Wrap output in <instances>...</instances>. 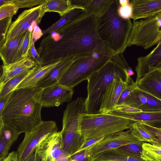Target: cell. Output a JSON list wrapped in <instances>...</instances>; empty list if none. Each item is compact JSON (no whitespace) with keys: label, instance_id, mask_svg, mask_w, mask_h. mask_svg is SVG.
Instances as JSON below:
<instances>
[{"label":"cell","instance_id":"obj_7","mask_svg":"<svg viewBox=\"0 0 161 161\" xmlns=\"http://www.w3.org/2000/svg\"><path fill=\"white\" fill-rule=\"evenodd\" d=\"M161 40V12L153 16L133 20L127 46H139L147 49Z\"/></svg>","mask_w":161,"mask_h":161},{"label":"cell","instance_id":"obj_41","mask_svg":"<svg viewBox=\"0 0 161 161\" xmlns=\"http://www.w3.org/2000/svg\"><path fill=\"white\" fill-rule=\"evenodd\" d=\"M28 56L35 61L37 65H42V59L36 49L35 42L32 38L29 51Z\"/></svg>","mask_w":161,"mask_h":161},{"label":"cell","instance_id":"obj_4","mask_svg":"<svg viewBox=\"0 0 161 161\" xmlns=\"http://www.w3.org/2000/svg\"><path fill=\"white\" fill-rule=\"evenodd\" d=\"M118 0H114L106 10L98 17L97 31L99 37L114 54L123 53L127 47L133 24L118 14Z\"/></svg>","mask_w":161,"mask_h":161},{"label":"cell","instance_id":"obj_19","mask_svg":"<svg viewBox=\"0 0 161 161\" xmlns=\"http://www.w3.org/2000/svg\"><path fill=\"white\" fill-rule=\"evenodd\" d=\"M73 7L82 8L87 14L99 17L112 3L114 0H70Z\"/></svg>","mask_w":161,"mask_h":161},{"label":"cell","instance_id":"obj_29","mask_svg":"<svg viewBox=\"0 0 161 161\" xmlns=\"http://www.w3.org/2000/svg\"><path fill=\"white\" fill-rule=\"evenodd\" d=\"M32 68L13 78L5 83L0 91V97L13 91L15 88L30 74Z\"/></svg>","mask_w":161,"mask_h":161},{"label":"cell","instance_id":"obj_33","mask_svg":"<svg viewBox=\"0 0 161 161\" xmlns=\"http://www.w3.org/2000/svg\"><path fill=\"white\" fill-rule=\"evenodd\" d=\"M14 143L4 132L0 129V159L5 158Z\"/></svg>","mask_w":161,"mask_h":161},{"label":"cell","instance_id":"obj_10","mask_svg":"<svg viewBox=\"0 0 161 161\" xmlns=\"http://www.w3.org/2000/svg\"><path fill=\"white\" fill-rule=\"evenodd\" d=\"M141 142L131 134L130 129L106 136L87 150L92 161L95 156L103 152L116 149L127 144Z\"/></svg>","mask_w":161,"mask_h":161},{"label":"cell","instance_id":"obj_35","mask_svg":"<svg viewBox=\"0 0 161 161\" xmlns=\"http://www.w3.org/2000/svg\"><path fill=\"white\" fill-rule=\"evenodd\" d=\"M119 6L117 11L119 15L125 19H130L132 14V8L128 0H118Z\"/></svg>","mask_w":161,"mask_h":161},{"label":"cell","instance_id":"obj_1","mask_svg":"<svg viewBox=\"0 0 161 161\" xmlns=\"http://www.w3.org/2000/svg\"><path fill=\"white\" fill-rule=\"evenodd\" d=\"M98 17L84 11L57 31L45 36L36 50L42 65L78 55H114L98 36Z\"/></svg>","mask_w":161,"mask_h":161},{"label":"cell","instance_id":"obj_25","mask_svg":"<svg viewBox=\"0 0 161 161\" xmlns=\"http://www.w3.org/2000/svg\"><path fill=\"white\" fill-rule=\"evenodd\" d=\"M91 161H145L141 158L123 154L115 149L103 152L93 157Z\"/></svg>","mask_w":161,"mask_h":161},{"label":"cell","instance_id":"obj_34","mask_svg":"<svg viewBox=\"0 0 161 161\" xmlns=\"http://www.w3.org/2000/svg\"><path fill=\"white\" fill-rule=\"evenodd\" d=\"M48 136L42 140L36 147L35 161H46L47 154Z\"/></svg>","mask_w":161,"mask_h":161},{"label":"cell","instance_id":"obj_11","mask_svg":"<svg viewBox=\"0 0 161 161\" xmlns=\"http://www.w3.org/2000/svg\"><path fill=\"white\" fill-rule=\"evenodd\" d=\"M130 78L117 75L107 86L102 96L98 113L109 114L113 111L126 81Z\"/></svg>","mask_w":161,"mask_h":161},{"label":"cell","instance_id":"obj_14","mask_svg":"<svg viewBox=\"0 0 161 161\" xmlns=\"http://www.w3.org/2000/svg\"><path fill=\"white\" fill-rule=\"evenodd\" d=\"M137 60V64L135 68L136 81L149 72L161 69V42L149 54L138 58Z\"/></svg>","mask_w":161,"mask_h":161},{"label":"cell","instance_id":"obj_42","mask_svg":"<svg viewBox=\"0 0 161 161\" xmlns=\"http://www.w3.org/2000/svg\"><path fill=\"white\" fill-rule=\"evenodd\" d=\"M69 156L71 160L76 161H91L87 149L75 153Z\"/></svg>","mask_w":161,"mask_h":161},{"label":"cell","instance_id":"obj_26","mask_svg":"<svg viewBox=\"0 0 161 161\" xmlns=\"http://www.w3.org/2000/svg\"><path fill=\"white\" fill-rule=\"evenodd\" d=\"M147 95L148 94L136 87L131 92L122 105L129 106L140 110L147 102Z\"/></svg>","mask_w":161,"mask_h":161},{"label":"cell","instance_id":"obj_30","mask_svg":"<svg viewBox=\"0 0 161 161\" xmlns=\"http://www.w3.org/2000/svg\"><path fill=\"white\" fill-rule=\"evenodd\" d=\"M143 142H141L128 144L115 149L126 155L141 158L142 150V146Z\"/></svg>","mask_w":161,"mask_h":161},{"label":"cell","instance_id":"obj_47","mask_svg":"<svg viewBox=\"0 0 161 161\" xmlns=\"http://www.w3.org/2000/svg\"><path fill=\"white\" fill-rule=\"evenodd\" d=\"M36 149L27 157L25 161H35Z\"/></svg>","mask_w":161,"mask_h":161},{"label":"cell","instance_id":"obj_37","mask_svg":"<svg viewBox=\"0 0 161 161\" xmlns=\"http://www.w3.org/2000/svg\"><path fill=\"white\" fill-rule=\"evenodd\" d=\"M13 16L0 20V48L4 45L9 27L12 23Z\"/></svg>","mask_w":161,"mask_h":161},{"label":"cell","instance_id":"obj_8","mask_svg":"<svg viewBox=\"0 0 161 161\" xmlns=\"http://www.w3.org/2000/svg\"><path fill=\"white\" fill-rule=\"evenodd\" d=\"M57 131L56 122L43 121L25 133L24 139L17 150L19 161H25L39 143L50 134Z\"/></svg>","mask_w":161,"mask_h":161},{"label":"cell","instance_id":"obj_23","mask_svg":"<svg viewBox=\"0 0 161 161\" xmlns=\"http://www.w3.org/2000/svg\"><path fill=\"white\" fill-rule=\"evenodd\" d=\"M131 129V134L140 141L148 142L157 146H161V141L143 124L135 122Z\"/></svg>","mask_w":161,"mask_h":161},{"label":"cell","instance_id":"obj_18","mask_svg":"<svg viewBox=\"0 0 161 161\" xmlns=\"http://www.w3.org/2000/svg\"><path fill=\"white\" fill-rule=\"evenodd\" d=\"M64 59L44 65L37 64L32 68L31 72L15 88L14 90L22 88L35 87L41 79Z\"/></svg>","mask_w":161,"mask_h":161},{"label":"cell","instance_id":"obj_38","mask_svg":"<svg viewBox=\"0 0 161 161\" xmlns=\"http://www.w3.org/2000/svg\"><path fill=\"white\" fill-rule=\"evenodd\" d=\"M45 0H12L14 3L19 9L25 8H32L35 6L43 4Z\"/></svg>","mask_w":161,"mask_h":161},{"label":"cell","instance_id":"obj_17","mask_svg":"<svg viewBox=\"0 0 161 161\" xmlns=\"http://www.w3.org/2000/svg\"><path fill=\"white\" fill-rule=\"evenodd\" d=\"M37 64L29 56L12 64L2 65V72L0 77V91L3 86L13 78L29 70Z\"/></svg>","mask_w":161,"mask_h":161},{"label":"cell","instance_id":"obj_44","mask_svg":"<svg viewBox=\"0 0 161 161\" xmlns=\"http://www.w3.org/2000/svg\"><path fill=\"white\" fill-rule=\"evenodd\" d=\"M12 92L6 95L0 97V122L1 121V118L2 113Z\"/></svg>","mask_w":161,"mask_h":161},{"label":"cell","instance_id":"obj_48","mask_svg":"<svg viewBox=\"0 0 161 161\" xmlns=\"http://www.w3.org/2000/svg\"><path fill=\"white\" fill-rule=\"evenodd\" d=\"M11 2L12 0H0V8L4 5Z\"/></svg>","mask_w":161,"mask_h":161},{"label":"cell","instance_id":"obj_36","mask_svg":"<svg viewBox=\"0 0 161 161\" xmlns=\"http://www.w3.org/2000/svg\"><path fill=\"white\" fill-rule=\"evenodd\" d=\"M19 8L12 2L4 5L0 8V20L15 14Z\"/></svg>","mask_w":161,"mask_h":161},{"label":"cell","instance_id":"obj_21","mask_svg":"<svg viewBox=\"0 0 161 161\" xmlns=\"http://www.w3.org/2000/svg\"><path fill=\"white\" fill-rule=\"evenodd\" d=\"M47 155L52 161H71L69 155L61 147V132L57 131L48 136Z\"/></svg>","mask_w":161,"mask_h":161},{"label":"cell","instance_id":"obj_46","mask_svg":"<svg viewBox=\"0 0 161 161\" xmlns=\"http://www.w3.org/2000/svg\"><path fill=\"white\" fill-rule=\"evenodd\" d=\"M3 161H19L17 152H11L3 159Z\"/></svg>","mask_w":161,"mask_h":161},{"label":"cell","instance_id":"obj_45","mask_svg":"<svg viewBox=\"0 0 161 161\" xmlns=\"http://www.w3.org/2000/svg\"><path fill=\"white\" fill-rule=\"evenodd\" d=\"M142 124L148 128L159 140L161 141V128H158L146 124Z\"/></svg>","mask_w":161,"mask_h":161},{"label":"cell","instance_id":"obj_52","mask_svg":"<svg viewBox=\"0 0 161 161\" xmlns=\"http://www.w3.org/2000/svg\"><path fill=\"white\" fill-rule=\"evenodd\" d=\"M4 158H1L0 159V161H3V159Z\"/></svg>","mask_w":161,"mask_h":161},{"label":"cell","instance_id":"obj_31","mask_svg":"<svg viewBox=\"0 0 161 161\" xmlns=\"http://www.w3.org/2000/svg\"><path fill=\"white\" fill-rule=\"evenodd\" d=\"M33 30L28 29L25 33L20 45L17 57V61L28 56Z\"/></svg>","mask_w":161,"mask_h":161},{"label":"cell","instance_id":"obj_50","mask_svg":"<svg viewBox=\"0 0 161 161\" xmlns=\"http://www.w3.org/2000/svg\"><path fill=\"white\" fill-rule=\"evenodd\" d=\"M46 161H52L51 157L47 154Z\"/></svg>","mask_w":161,"mask_h":161},{"label":"cell","instance_id":"obj_40","mask_svg":"<svg viewBox=\"0 0 161 161\" xmlns=\"http://www.w3.org/2000/svg\"><path fill=\"white\" fill-rule=\"evenodd\" d=\"M142 111L139 109L129 106L122 105L115 108L110 114H125L136 113Z\"/></svg>","mask_w":161,"mask_h":161},{"label":"cell","instance_id":"obj_3","mask_svg":"<svg viewBox=\"0 0 161 161\" xmlns=\"http://www.w3.org/2000/svg\"><path fill=\"white\" fill-rule=\"evenodd\" d=\"M129 67L123 53L115 54L87 79L86 113H98L102 96L106 86L117 75L127 78L130 77L127 75L126 71Z\"/></svg>","mask_w":161,"mask_h":161},{"label":"cell","instance_id":"obj_28","mask_svg":"<svg viewBox=\"0 0 161 161\" xmlns=\"http://www.w3.org/2000/svg\"><path fill=\"white\" fill-rule=\"evenodd\" d=\"M84 9L81 8H75L68 13L66 14L46 29L42 31L43 35L44 36L52 32L57 31L61 27L67 24L74 18L80 13L83 12Z\"/></svg>","mask_w":161,"mask_h":161},{"label":"cell","instance_id":"obj_51","mask_svg":"<svg viewBox=\"0 0 161 161\" xmlns=\"http://www.w3.org/2000/svg\"><path fill=\"white\" fill-rule=\"evenodd\" d=\"M2 65H1V58H0V77L2 74Z\"/></svg>","mask_w":161,"mask_h":161},{"label":"cell","instance_id":"obj_5","mask_svg":"<svg viewBox=\"0 0 161 161\" xmlns=\"http://www.w3.org/2000/svg\"><path fill=\"white\" fill-rule=\"evenodd\" d=\"M134 123L131 120L110 113H86L82 117L80 132L86 140L130 129Z\"/></svg>","mask_w":161,"mask_h":161},{"label":"cell","instance_id":"obj_9","mask_svg":"<svg viewBox=\"0 0 161 161\" xmlns=\"http://www.w3.org/2000/svg\"><path fill=\"white\" fill-rule=\"evenodd\" d=\"M42 6L43 4L31 8L24 11L20 14L16 19L11 23L7 32L4 44L29 29L33 30L34 25L39 24L45 13Z\"/></svg>","mask_w":161,"mask_h":161},{"label":"cell","instance_id":"obj_39","mask_svg":"<svg viewBox=\"0 0 161 161\" xmlns=\"http://www.w3.org/2000/svg\"><path fill=\"white\" fill-rule=\"evenodd\" d=\"M136 88V86L135 82L132 84H129L127 82L120 95L115 107L122 105L129 97L131 92Z\"/></svg>","mask_w":161,"mask_h":161},{"label":"cell","instance_id":"obj_6","mask_svg":"<svg viewBox=\"0 0 161 161\" xmlns=\"http://www.w3.org/2000/svg\"><path fill=\"white\" fill-rule=\"evenodd\" d=\"M111 56L97 53L91 54L73 63L58 83L72 88L81 82L87 80Z\"/></svg>","mask_w":161,"mask_h":161},{"label":"cell","instance_id":"obj_53","mask_svg":"<svg viewBox=\"0 0 161 161\" xmlns=\"http://www.w3.org/2000/svg\"><path fill=\"white\" fill-rule=\"evenodd\" d=\"M71 161H76L75 160H71Z\"/></svg>","mask_w":161,"mask_h":161},{"label":"cell","instance_id":"obj_13","mask_svg":"<svg viewBox=\"0 0 161 161\" xmlns=\"http://www.w3.org/2000/svg\"><path fill=\"white\" fill-rule=\"evenodd\" d=\"M135 83L140 90L161 100V69L149 72Z\"/></svg>","mask_w":161,"mask_h":161},{"label":"cell","instance_id":"obj_32","mask_svg":"<svg viewBox=\"0 0 161 161\" xmlns=\"http://www.w3.org/2000/svg\"><path fill=\"white\" fill-rule=\"evenodd\" d=\"M140 110L144 112H161V100L148 94L147 102Z\"/></svg>","mask_w":161,"mask_h":161},{"label":"cell","instance_id":"obj_49","mask_svg":"<svg viewBox=\"0 0 161 161\" xmlns=\"http://www.w3.org/2000/svg\"><path fill=\"white\" fill-rule=\"evenodd\" d=\"M126 71L127 74L130 77L134 74V72L130 67L126 70Z\"/></svg>","mask_w":161,"mask_h":161},{"label":"cell","instance_id":"obj_20","mask_svg":"<svg viewBox=\"0 0 161 161\" xmlns=\"http://www.w3.org/2000/svg\"><path fill=\"white\" fill-rule=\"evenodd\" d=\"M25 32L12 38L0 48V58L3 65H8L17 61L18 51Z\"/></svg>","mask_w":161,"mask_h":161},{"label":"cell","instance_id":"obj_2","mask_svg":"<svg viewBox=\"0 0 161 161\" xmlns=\"http://www.w3.org/2000/svg\"><path fill=\"white\" fill-rule=\"evenodd\" d=\"M43 88H22L14 90L3 111L1 121L20 133L28 132L42 121Z\"/></svg>","mask_w":161,"mask_h":161},{"label":"cell","instance_id":"obj_24","mask_svg":"<svg viewBox=\"0 0 161 161\" xmlns=\"http://www.w3.org/2000/svg\"><path fill=\"white\" fill-rule=\"evenodd\" d=\"M76 8L72 6L70 0H45L42 6L45 13L56 12L61 17Z\"/></svg>","mask_w":161,"mask_h":161},{"label":"cell","instance_id":"obj_27","mask_svg":"<svg viewBox=\"0 0 161 161\" xmlns=\"http://www.w3.org/2000/svg\"><path fill=\"white\" fill-rule=\"evenodd\" d=\"M141 158L145 161H161V146L143 142Z\"/></svg>","mask_w":161,"mask_h":161},{"label":"cell","instance_id":"obj_16","mask_svg":"<svg viewBox=\"0 0 161 161\" xmlns=\"http://www.w3.org/2000/svg\"><path fill=\"white\" fill-rule=\"evenodd\" d=\"M132 8L130 18L134 20L155 16L161 12V0L130 1Z\"/></svg>","mask_w":161,"mask_h":161},{"label":"cell","instance_id":"obj_22","mask_svg":"<svg viewBox=\"0 0 161 161\" xmlns=\"http://www.w3.org/2000/svg\"><path fill=\"white\" fill-rule=\"evenodd\" d=\"M116 115L131 120L135 122L161 128V112H148L142 111L135 114Z\"/></svg>","mask_w":161,"mask_h":161},{"label":"cell","instance_id":"obj_43","mask_svg":"<svg viewBox=\"0 0 161 161\" xmlns=\"http://www.w3.org/2000/svg\"><path fill=\"white\" fill-rule=\"evenodd\" d=\"M105 137L104 136H100L86 140L79 150L75 153L87 149L90 147L101 141Z\"/></svg>","mask_w":161,"mask_h":161},{"label":"cell","instance_id":"obj_12","mask_svg":"<svg viewBox=\"0 0 161 161\" xmlns=\"http://www.w3.org/2000/svg\"><path fill=\"white\" fill-rule=\"evenodd\" d=\"M74 91L72 88L57 83L43 88L41 93L42 107L58 106L70 101Z\"/></svg>","mask_w":161,"mask_h":161},{"label":"cell","instance_id":"obj_15","mask_svg":"<svg viewBox=\"0 0 161 161\" xmlns=\"http://www.w3.org/2000/svg\"><path fill=\"white\" fill-rule=\"evenodd\" d=\"M87 56L78 55L64 59L41 79L35 87L43 88L58 83L64 74L73 63Z\"/></svg>","mask_w":161,"mask_h":161}]
</instances>
